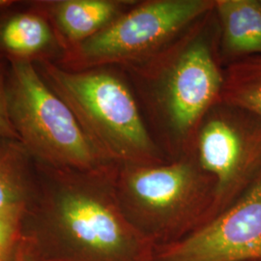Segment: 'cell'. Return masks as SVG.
<instances>
[{
    "mask_svg": "<svg viewBox=\"0 0 261 261\" xmlns=\"http://www.w3.org/2000/svg\"><path fill=\"white\" fill-rule=\"evenodd\" d=\"M38 164L36 193L22 219L32 261H155V247L123 213L114 170Z\"/></svg>",
    "mask_w": 261,
    "mask_h": 261,
    "instance_id": "cell-1",
    "label": "cell"
},
{
    "mask_svg": "<svg viewBox=\"0 0 261 261\" xmlns=\"http://www.w3.org/2000/svg\"><path fill=\"white\" fill-rule=\"evenodd\" d=\"M34 65L96 147L112 163H165L117 66L70 70L53 62Z\"/></svg>",
    "mask_w": 261,
    "mask_h": 261,
    "instance_id": "cell-2",
    "label": "cell"
},
{
    "mask_svg": "<svg viewBox=\"0 0 261 261\" xmlns=\"http://www.w3.org/2000/svg\"><path fill=\"white\" fill-rule=\"evenodd\" d=\"M114 187L123 213L155 250L206 223L214 207V178L196 153L170 163L116 164Z\"/></svg>",
    "mask_w": 261,
    "mask_h": 261,
    "instance_id": "cell-3",
    "label": "cell"
},
{
    "mask_svg": "<svg viewBox=\"0 0 261 261\" xmlns=\"http://www.w3.org/2000/svg\"><path fill=\"white\" fill-rule=\"evenodd\" d=\"M5 91L10 121L37 162L80 170H100L115 165L96 147L34 64L8 61Z\"/></svg>",
    "mask_w": 261,
    "mask_h": 261,
    "instance_id": "cell-4",
    "label": "cell"
},
{
    "mask_svg": "<svg viewBox=\"0 0 261 261\" xmlns=\"http://www.w3.org/2000/svg\"><path fill=\"white\" fill-rule=\"evenodd\" d=\"M216 0L137 2L108 28L66 51L56 64L70 70L130 68L147 62L214 11Z\"/></svg>",
    "mask_w": 261,
    "mask_h": 261,
    "instance_id": "cell-5",
    "label": "cell"
},
{
    "mask_svg": "<svg viewBox=\"0 0 261 261\" xmlns=\"http://www.w3.org/2000/svg\"><path fill=\"white\" fill-rule=\"evenodd\" d=\"M195 25L176 44L142 63L149 65L145 72L157 81L156 95L165 123L183 140L197 133L206 114L219 102L224 82L210 38L200 33L201 28L195 31Z\"/></svg>",
    "mask_w": 261,
    "mask_h": 261,
    "instance_id": "cell-6",
    "label": "cell"
},
{
    "mask_svg": "<svg viewBox=\"0 0 261 261\" xmlns=\"http://www.w3.org/2000/svg\"><path fill=\"white\" fill-rule=\"evenodd\" d=\"M217 105L196 134L197 162L216 183L210 219L230 205L261 168L260 117L236 107Z\"/></svg>",
    "mask_w": 261,
    "mask_h": 261,
    "instance_id": "cell-7",
    "label": "cell"
},
{
    "mask_svg": "<svg viewBox=\"0 0 261 261\" xmlns=\"http://www.w3.org/2000/svg\"><path fill=\"white\" fill-rule=\"evenodd\" d=\"M155 261H261V168L221 213L157 248Z\"/></svg>",
    "mask_w": 261,
    "mask_h": 261,
    "instance_id": "cell-8",
    "label": "cell"
},
{
    "mask_svg": "<svg viewBox=\"0 0 261 261\" xmlns=\"http://www.w3.org/2000/svg\"><path fill=\"white\" fill-rule=\"evenodd\" d=\"M65 55L56 29L38 0L16 1L0 10V59L58 63Z\"/></svg>",
    "mask_w": 261,
    "mask_h": 261,
    "instance_id": "cell-9",
    "label": "cell"
},
{
    "mask_svg": "<svg viewBox=\"0 0 261 261\" xmlns=\"http://www.w3.org/2000/svg\"><path fill=\"white\" fill-rule=\"evenodd\" d=\"M67 50L108 28L137 1L38 0Z\"/></svg>",
    "mask_w": 261,
    "mask_h": 261,
    "instance_id": "cell-10",
    "label": "cell"
},
{
    "mask_svg": "<svg viewBox=\"0 0 261 261\" xmlns=\"http://www.w3.org/2000/svg\"><path fill=\"white\" fill-rule=\"evenodd\" d=\"M214 11L224 59L233 63L261 56L260 0H216Z\"/></svg>",
    "mask_w": 261,
    "mask_h": 261,
    "instance_id": "cell-11",
    "label": "cell"
},
{
    "mask_svg": "<svg viewBox=\"0 0 261 261\" xmlns=\"http://www.w3.org/2000/svg\"><path fill=\"white\" fill-rule=\"evenodd\" d=\"M37 161L20 140L0 137V213H24L36 193Z\"/></svg>",
    "mask_w": 261,
    "mask_h": 261,
    "instance_id": "cell-12",
    "label": "cell"
},
{
    "mask_svg": "<svg viewBox=\"0 0 261 261\" xmlns=\"http://www.w3.org/2000/svg\"><path fill=\"white\" fill-rule=\"evenodd\" d=\"M224 75L218 103L243 109L261 118V56L230 63Z\"/></svg>",
    "mask_w": 261,
    "mask_h": 261,
    "instance_id": "cell-13",
    "label": "cell"
},
{
    "mask_svg": "<svg viewBox=\"0 0 261 261\" xmlns=\"http://www.w3.org/2000/svg\"><path fill=\"white\" fill-rule=\"evenodd\" d=\"M22 212L0 213V261H18L24 247Z\"/></svg>",
    "mask_w": 261,
    "mask_h": 261,
    "instance_id": "cell-14",
    "label": "cell"
},
{
    "mask_svg": "<svg viewBox=\"0 0 261 261\" xmlns=\"http://www.w3.org/2000/svg\"><path fill=\"white\" fill-rule=\"evenodd\" d=\"M6 71L7 61L0 60V137L19 140V137L10 121L9 114L6 103Z\"/></svg>",
    "mask_w": 261,
    "mask_h": 261,
    "instance_id": "cell-15",
    "label": "cell"
},
{
    "mask_svg": "<svg viewBox=\"0 0 261 261\" xmlns=\"http://www.w3.org/2000/svg\"><path fill=\"white\" fill-rule=\"evenodd\" d=\"M17 0H0V10L8 8L16 3Z\"/></svg>",
    "mask_w": 261,
    "mask_h": 261,
    "instance_id": "cell-16",
    "label": "cell"
},
{
    "mask_svg": "<svg viewBox=\"0 0 261 261\" xmlns=\"http://www.w3.org/2000/svg\"><path fill=\"white\" fill-rule=\"evenodd\" d=\"M24 246H25V245H24ZM18 261H31L29 255H28V252H27V248H25V247H23V250H22V252L20 253Z\"/></svg>",
    "mask_w": 261,
    "mask_h": 261,
    "instance_id": "cell-17",
    "label": "cell"
},
{
    "mask_svg": "<svg viewBox=\"0 0 261 261\" xmlns=\"http://www.w3.org/2000/svg\"><path fill=\"white\" fill-rule=\"evenodd\" d=\"M0 60H1V59H0Z\"/></svg>",
    "mask_w": 261,
    "mask_h": 261,
    "instance_id": "cell-18",
    "label": "cell"
},
{
    "mask_svg": "<svg viewBox=\"0 0 261 261\" xmlns=\"http://www.w3.org/2000/svg\"><path fill=\"white\" fill-rule=\"evenodd\" d=\"M260 1H261V0H260Z\"/></svg>",
    "mask_w": 261,
    "mask_h": 261,
    "instance_id": "cell-19",
    "label": "cell"
}]
</instances>
